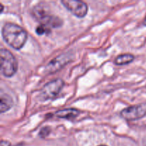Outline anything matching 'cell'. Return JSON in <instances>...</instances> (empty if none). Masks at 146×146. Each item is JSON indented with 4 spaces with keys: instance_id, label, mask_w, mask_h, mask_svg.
Here are the masks:
<instances>
[{
    "instance_id": "cell-2",
    "label": "cell",
    "mask_w": 146,
    "mask_h": 146,
    "mask_svg": "<svg viewBox=\"0 0 146 146\" xmlns=\"http://www.w3.org/2000/svg\"><path fill=\"white\" fill-rule=\"evenodd\" d=\"M32 15L41 25L47 27L58 28L63 24V21L58 17L50 14L46 9L45 6L38 4L36 5L32 9Z\"/></svg>"
},
{
    "instance_id": "cell-7",
    "label": "cell",
    "mask_w": 146,
    "mask_h": 146,
    "mask_svg": "<svg viewBox=\"0 0 146 146\" xmlns=\"http://www.w3.org/2000/svg\"><path fill=\"white\" fill-rule=\"evenodd\" d=\"M71 60L69 54H62L51 60L46 66V71L48 74H54L65 66Z\"/></svg>"
},
{
    "instance_id": "cell-14",
    "label": "cell",
    "mask_w": 146,
    "mask_h": 146,
    "mask_svg": "<svg viewBox=\"0 0 146 146\" xmlns=\"http://www.w3.org/2000/svg\"><path fill=\"white\" fill-rule=\"evenodd\" d=\"M143 24L145 26H146V16H145V19H144L143 21Z\"/></svg>"
},
{
    "instance_id": "cell-10",
    "label": "cell",
    "mask_w": 146,
    "mask_h": 146,
    "mask_svg": "<svg viewBox=\"0 0 146 146\" xmlns=\"http://www.w3.org/2000/svg\"><path fill=\"white\" fill-rule=\"evenodd\" d=\"M135 57L131 54H123L118 55L114 60V64L115 65L123 66L125 64H128L132 62Z\"/></svg>"
},
{
    "instance_id": "cell-5",
    "label": "cell",
    "mask_w": 146,
    "mask_h": 146,
    "mask_svg": "<svg viewBox=\"0 0 146 146\" xmlns=\"http://www.w3.org/2000/svg\"><path fill=\"white\" fill-rule=\"evenodd\" d=\"M121 116L126 121H136L146 115V104L133 105L121 111Z\"/></svg>"
},
{
    "instance_id": "cell-4",
    "label": "cell",
    "mask_w": 146,
    "mask_h": 146,
    "mask_svg": "<svg viewBox=\"0 0 146 146\" xmlns=\"http://www.w3.org/2000/svg\"><path fill=\"white\" fill-rule=\"evenodd\" d=\"M64 86V81L61 78L52 80L46 84L40 91L41 101H47L56 96Z\"/></svg>"
},
{
    "instance_id": "cell-15",
    "label": "cell",
    "mask_w": 146,
    "mask_h": 146,
    "mask_svg": "<svg viewBox=\"0 0 146 146\" xmlns=\"http://www.w3.org/2000/svg\"><path fill=\"white\" fill-rule=\"evenodd\" d=\"M0 7H1V13H2L3 12V9H4V6H3L2 4H1V6H0Z\"/></svg>"
},
{
    "instance_id": "cell-13",
    "label": "cell",
    "mask_w": 146,
    "mask_h": 146,
    "mask_svg": "<svg viewBox=\"0 0 146 146\" xmlns=\"http://www.w3.org/2000/svg\"><path fill=\"white\" fill-rule=\"evenodd\" d=\"M0 146H11V143L7 141H1Z\"/></svg>"
},
{
    "instance_id": "cell-12",
    "label": "cell",
    "mask_w": 146,
    "mask_h": 146,
    "mask_svg": "<svg viewBox=\"0 0 146 146\" xmlns=\"http://www.w3.org/2000/svg\"><path fill=\"white\" fill-rule=\"evenodd\" d=\"M50 133H51V128L48 126H46L41 128L39 132V135L41 138H45L49 135Z\"/></svg>"
},
{
    "instance_id": "cell-16",
    "label": "cell",
    "mask_w": 146,
    "mask_h": 146,
    "mask_svg": "<svg viewBox=\"0 0 146 146\" xmlns=\"http://www.w3.org/2000/svg\"><path fill=\"white\" fill-rule=\"evenodd\" d=\"M98 146H107V145H98Z\"/></svg>"
},
{
    "instance_id": "cell-6",
    "label": "cell",
    "mask_w": 146,
    "mask_h": 146,
    "mask_svg": "<svg viewBox=\"0 0 146 146\" xmlns=\"http://www.w3.org/2000/svg\"><path fill=\"white\" fill-rule=\"evenodd\" d=\"M61 4L71 14L78 18H84L88 13V5L79 0H62Z\"/></svg>"
},
{
    "instance_id": "cell-9",
    "label": "cell",
    "mask_w": 146,
    "mask_h": 146,
    "mask_svg": "<svg viewBox=\"0 0 146 146\" xmlns=\"http://www.w3.org/2000/svg\"><path fill=\"white\" fill-rule=\"evenodd\" d=\"M13 106L12 98L5 93H1L0 96V112L1 113L7 112Z\"/></svg>"
},
{
    "instance_id": "cell-1",
    "label": "cell",
    "mask_w": 146,
    "mask_h": 146,
    "mask_svg": "<svg viewBox=\"0 0 146 146\" xmlns=\"http://www.w3.org/2000/svg\"><path fill=\"white\" fill-rule=\"evenodd\" d=\"M4 41L14 49L19 50L27 42L28 35L24 29L14 23H6L1 29Z\"/></svg>"
},
{
    "instance_id": "cell-11",
    "label": "cell",
    "mask_w": 146,
    "mask_h": 146,
    "mask_svg": "<svg viewBox=\"0 0 146 146\" xmlns=\"http://www.w3.org/2000/svg\"><path fill=\"white\" fill-rule=\"evenodd\" d=\"M36 33L38 35H44L45 34H47L48 33H50V29H48V27L40 24V25H38L36 28Z\"/></svg>"
},
{
    "instance_id": "cell-8",
    "label": "cell",
    "mask_w": 146,
    "mask_h": 146,
    "mask_svg": "<svg viewBox=\"0 0 146 146\" xmlns=\"http://www.w3.org/2000/svg\"><path fill=\"white\" fill-rule=\"evenodd\" d=\"M80 111L76 108H66L59 110L55 113V115L61 119H66L68 121L74 120L79 115Z\"/></svg>"
},
{
    "instance_id": "cell-3",
    "label": "cell",
    "mask_w": 146,
    "mask_h": 146,
    "mask_svg": "<svg viewBox=\"0 0 146 146\" xmlns=\"http://www.w3.org/2000/svg\"><path fill=\"white\" fill-rule=\"evenodd\" d=\"M0 68L3 76L7 78L13 76L18 70V63L15 56L9 50H0Z\"/></svg>"
}]
</instances>
